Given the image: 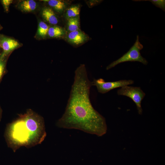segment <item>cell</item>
I'll use <instances>...</instances> for the list:
<instances>
[{
	"label": "cell",
	"instance_id": "obj_1",
	"mask_svg": "<svg viewBox=\"0 0 165 165\" xmlns=\"http://www.w3.org/2000/svg\"><path fill=\"white\" fill-rule=\"evenodd\" d=\"M74 81L65 112L57 121L59 128L79 130L101 136L107 131L105 118L93 107L90 95L91 82L84 64L75 72Z\"/></svg>",
	"mask_w": 165,
	"mask_h": 165
},
{
	"label": "cell",
	"instance_id": "obj_2",
	"mask_svg": "<svg viewBox=\"0 0 165 165\" xmlns=\"http://www.w3.org/2000/svg\"><path fill=\"white\" fill-rule=\"evenodd\" d=\"M46 135L43 118L31 110L9 123L5 134L7 144L14 152L22 146L41 144Z\"/></svg>",
	"mask_w": 165,
	"mask_h": 165
},
{
	"label": "cell",
	"instance_id": "obj_3",
	"mask_svg": "<svg viewBox=\"0 0 165 165\" xmlns=\"http://www.w3.org/2000/svg\"><path fill=\"white\" fill-rule=\"evenodd\" d=\"M143 46L139 41V36H137L136 40L129 50L120 58L111 63L106 69L108 70L121 63L127 61H138L146 65L148 62L141 55L140 51Z\"/></svg>",
	"mask_w": 165,
	"mask_h": 165
},
{
	"label": "cell",
	"instance_id": "obj_4",
	"mask_svg": "<svg viewBox=\"0 0 165 165\" xmlns=\"http://www.w3.org/2000/svg\"><path fill=\"white\" fill-rule=\"evenodd\" d=\"M117 93L118 95L126 96L131 98L135 104L139 114H142L141 102L145 94L140 87L124 86L118 90Z\"/></svg>",
	"mask_w": 165,
	"mask_h": 165
},
{
	"label": "cell",
	"instance_id": "obj_5",
	"mask_svg": "<svg viewBox=\"0 0 165 165\" xmlns=\"http://www.w3.org/2000/svg\"><path fill=\"white\" fill-rule=\"evenodd\" d=\"M134 83L131 80H122L114 82H105L102 79H94L91 82L92 86H96L98 91L104 94L108 92L113 89L122 87Z\"/></svg>",
	"mask_w": 165,
	"mask_h": 165
},
{
	"label": "cell",
	"instance_id": "obj_6",
	"mask_svg": "<svg viewBox=\"0 0 165 165\" xmlns=\"http://www.w3.org/2000/svg\"><path fill=\"white\" fill-rule=\"evenodd\" d=\"M20 45L16 40L0 35V47L2 49V53L0 54L2 57H6L11 52L18 47Z\"/></svg>",
	"mask_w": 165,
	"mask_h": 165
},
{
	"label": "cell",
	"instance_id": "obj_7",
	"mask_svg": "<svg viewBox=\"0 0 165 165\" xmlns=\"http://www.w3.org/2000/svg\"><path fill=\"white\" fill-rule=\"evenodd\" d=\"M87 38L86 35L79 30L70 32L67 36V38L70 42L76 45L83 43Z\"/></svg>",
	"mask_w": 165,
	"mask_h": 165
},
{
	"label": "cell",
	"instance_id": "obj_8",
	"mask_svg": "<svg viewBox=\"0 0 165 165\" xmlns=\"http://www.w3.org/2000/svg\"><path fill=\"white\" fill-rule=\"evenodd\" d=\"M42 15L43 19L49 23L54 25L57 24V18L53 11L50 8L46 7L43 8Z\"/></svg>",
	"mask_w": 165,
	"mask_h": 165
},
{
	"label": "cell",
	"instance_id": "obj_9",
	"mask_svg": "<svg viewBox=\"0 0 165 165\" xmlns=\"http://www.w3.org/2000/svg\"><path fill=\"white\" fill-rule=\"evenodd\" d=\"M36 2L33 0H27L22 1L19 5V7L21 10L25 12H31L36 8Z\"/></svg>",
	"mask_w": 165,
	"mask_h": 165
},
{
	"label": "cell",
	"instance_id": "obj_10",
	"mask_svg": "<svg viewBox=\"0 0 165 165\" xmlns=\"http://www.w3.org/2000/svg\"><path fill=\"white\" fill-rule=\"evenodd\" d=\"M46 2L51 7L58 12H62L66 6L65 3L60 0H42Z\"/></svg>",
	"mask_w": 165,
	"mask_h": 165
},
{
	"label": "cell",
	"instance_id": "obj_11",
	"mask_svg": "<svg viewBox=\"0 0 165 165\" xmlns=\"http://www.w3.org/2000/svg\"><path fill=\"white\" fill-rule=\"evenodd\" d=\"M64 34V31L62 28L55 25L49 28L47 34L51 38H58L62 36Z\"/></svg>",
	"mask_w": 165,
	"mask_h": 165
},
{
	"label": "cell",
	"instance_id": "obj_12",
	"mask_svg": "<svg viewBox=\"0 0 165 165\" xmlns=\"http://www.w3.org/2000/svg\"><path fill=\"white\" fill-rule=\"evenodd\" d=\"M79 16L68 19L67 22L68 29L70 32L79 30Z\"/></svg>",
	"mask_w": 165,
	"mask_h": 165
},
{
	"label": "cell",
	"instance_id": "obj_13",
	"mask_svg": "<svg viewBox=\"0 0 165 165\" xmlns=\"http://www.w3.org/2000/svg\"><path fill=\"white\" fill-rule=\"evenodd\" d=\"M49 27L44 22L41 21L38 24L37 34L40 37L44 38L48 34Z\"/></svg>",
	"mask_w": 165,
	"mask_h": 165
},
{
	"label": "cell",
	"instance_id": "obj_14",
	"mask_svg": "<svg viewBox=\"0 0 165 165\" xmlns=\"http://www.w3.org/2000/svg\"><path fill=\"white\" fill-rule=\"evenodd\" d=\"M78 5L72 6L69 7L67 10L66 16L68 19L75 17L79 16L80 9Z\"/></svg>",
	"mask_w": 165,
	"mask_h": 165
},
{
	"label": "cell",
	"instance_id": "obj_15",
	"mask_svg": "<svg viewBox=\"0 0 165 165\" xmlns=\"http://www.w3.org/2000/svg\"><path fill=\"white\" fill-rule=\"evenodd\" d=\"M134 1H149L151 2L156 6L162 9L163 11L165 10V1L164 0H133Z\"/></svg>",
	"mask_w": 165,
	"mask_h": 165
},
{
	"label": "cell",
	"instance_id": "obj_16",
	"mask_svg": "<svg viewBox=\"0 0 165 165\" xmlns=\"http://www.w3.org/2000/svg\"><path fill=\"white\" fill-rule=\"evenodd\" d=\"M6 57H2L0 55V80L3 74L6 65Z\"/></svg>",
	"mask_w": 165,
	"mask_h": 165
},
{
	"label": "cell",
	"instance_id": "obj_17",
	"mask_svg": "<svg viewBox=\"0 0 165 165\" xmlns=\"http://www.w3.org/2000/svg\"><path fill=\"white\" fill-rule=\"evenodd\" d=\"M13 1L12 0H2L1 2L3 6L5 11L8 12L10 5L12 3Z\"/></svg>",
	"mask_w": 165,
	"mask_h": 165
},
{
	"label": "cell",
	"instance_id": "obj_18",
	"mask_svg": "<svg viewBox=\"0 0 165 165\" xmlns=\"http://www.w3.org/2000/svg\"><path fill=\"white\" fill-rule=\"evenodd\" d=\"M1 110L0 109V120L1 117Z\"/></svg>",
	"mask_w": 165,
	"mask_h": 165
},
{
	"label": "cell",
	"instance_id": "obj_19",
	"mask_svg": "<svg viewBox=\"0 0 165 165\" xmlns=\"http://www.w3.org/2000/svg\"><path fill=\"white\" fill-rule=\"evenodd\" d=\"M2 26L1 25H0V30H1L2 29Z\"/></svg>",
	"mask_w": 165,
	"mask_h": 165
}]
</instances>
